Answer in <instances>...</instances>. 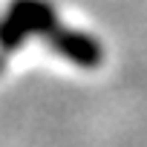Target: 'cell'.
<instances>
[{
	"instance_id": "1",
	"label": "cell",
	"mask_w": 147,
	"mask_h": 147,
	"mask_svg": "<svg viewBox=\"0 0 147 147\" xmlns=\"http://www.w3.org/2000/svg\"><path fill=\"white\" fill-rule=\"evenodd\" d=\"M58 20V12L46 0H12L6 15L0 18V55H12L26 38H40V32Z\"/></svg>"
},
{
	"instance_id": "2",
	"label": "cell",
	"mask_w": 147,
	"mask_h": 147,
	"mask_svg": "<svg viewBox=\"0 0 147 147\" xmlns=\"http://www.w3.org/2000/svg\"><path fill=\"white\" fill-rule=\"evenodd\" d=\"M40 38L46 40L49 49H55V55H61L63 61L75 63L81 69H95V66L104 63V46L92 35H87L81 29H69L61 20L49 23L40 32Z\"/></svg>"
}]
</instances>
